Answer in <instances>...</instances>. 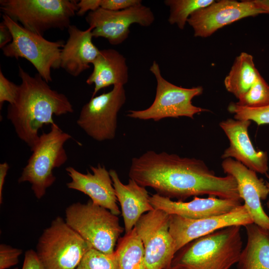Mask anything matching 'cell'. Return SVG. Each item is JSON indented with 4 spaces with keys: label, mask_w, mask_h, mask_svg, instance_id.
<instances>
[{
    "label": "cell",
    "mask_w": 269,
    "mask_h": 269,
    "mask_svg": "<svg viewBox=\"0 0 269 269\" xmlns=\"http://www.w3.org/2000/svg\"><path fill=\"white\" fill-rule=\"evenodd\" d=\"M129 176L140 186L179 201L204 195L242 201L233 176H217L203 160L195 158L148 150L133 158Z\"/></svg>",
    "instance_id": "cell-1"
},
{
    "label": "cell",
    "mask_w": 269,
    "mask_h": 269,
    "mask_svg": "<svg viewBox=\"0 0 269 269\" xmlns=\"http://www.w3.org/2000/svg\"><path fill=\"white\" fill-rule=\"evenodd\" d=\"M18 76V96L14 104L8 105L6 117L19 138L31 149L39 139V130L55 123L54 115L72 113L74 109L67 97L52 89L39 74L32 76L19 66Z\"/></svg>",
    "instance_id": "cell-2"
},
{
    "label": "cell",
    "mask_w": 269,
    "mask_h": 269,
    "mask_svg": "<svg viewBox=\"0 0 269 269\" xmlns=\"http://www.w3.org/2000/svg\"><path fill=\"white\" fill-rule=\"evenodd\" d=\"M241 227H228L194 240L178 251L172 264L186 269H230L243 249Z\"/></svg>",
    "instance_id": "cell-3"
},
{
    "label": "cell",
    "mask_w": 269,
    "mask_h": 269,
    "mask_svg": "<svg viewBox=\"0 0 269 269\" xmlns=\"http://www.w3.org/2000/svg\"><path fill=\"white\" fill-rule=\"evenodd\" d=\"M49 132L43 133L35 146L27 163L18 179L19 183L28 182L35 197L39 199L55 181L53 170L64 164L68 157L64 147L72 136L55 123Z\"/></svg>",
    "instance_id": "cell-4"
},
{
    "label": "cell",
    "mask_w": 269,
    "mask_h": 269,
    "mask_svg": "<svg viewBox=\"0 0 269 269\" xmlns=\"http://www.w3.org/2000/svg\"><path fill=\"white\" fill-rule=\"evenodd\" d=\"M75 0H0V9L26 29L43 36L51 29L64 30L78 10Z\"/></svg>",
    "instance_id": "cell-5"
},
{
    "label": "cell",
    "mask_w": 269,
    "mask_h": 269,
    "mask_svg": "<svg viewBox=\"0 0 269 269\" xmlns=\"http://www.w3.org/2000/svg\"><path fill=\"white\" fill-rule=\"evenodd\" d=\"M65 220L92 248L106 254L114 253L124 231L117 215L91 200L85 204L74 203L67 207Z\"/></svg>",
    "instance_id": "cell-6"
},
{
    "label": "cell",
    "mask_w": 269,
    "mask_h": 269,
    "mask_svg": "<svg viewBox=\"0 0 269 269\" xmlns=\"http://www.w3.org/2000/svg\"><path fill=\"white\" fill-rule=\"evenodd\" d=\"M92 247L60 217L40 236L36 253L43 269H76Z\"/></svg>",
    "instance_id": "cell-7"
},
{
    "label": "cell",
    "mask_w": 269,
    "mask_h": 269,
    "mask_svg": "<svg viewBox=\"0 0 269 269\" xmlns=\"http://www.w3.org/2000/svg\"><path fill=\"white\" fill-rule=\"evenodd\" d=\"M2 16L12 35L11 42L1 49L3 54L7 57L26 59L45 81L52 82L51 69L60 68V53L64 42L48 40L7 15L2 14Z\"/></svg>",
    "instance_id": "cell-8"
},
{
    "label": "cell",
    "mask_w": 269,
    "mask_h": 269,
    "mask_svg": "<svg viewBox=\"0 0 269 269\" xmlns=\"http://www.w3.org/2000/svg\"><path fill=\"white\" fill-rule=\"evenodd\" d=\"M150 71L156 80V95L152 104L142 110H129L127 116L131 118L158 121L164 118L186 117L193 119L198 113L207 109L193 105L192 100L201 95V86L186 88L174 85L161 75L158 64L154 61Z\"/></svg>",
    "instance_id": "cell-9"
},
{
    "label": "cell",
    "mask_w": 269,
    "mask_h": 269,
    "mask_svg": "<svg viewBox=\"0 0 269 269\" xmlns=\"http://www.w3.org/2000/svg\"><path fill=\"white\" fill-rule=\"evenodd\" d=\"M170 215L154 209L144 214L134 226L144 249L147 269H166L177 253L169 231Z\"/></svg>",
    "instance_id": "cell-10"
},
{
    "label": "cell",
    "mask_w": 269,
    "mask_h": 269,
    "mask_svg": "<svg viewBox=\"0 0 269 269\" xmlns=\"http://www.w3.org/2000/svg\"><path fill=\"white\" fill-rule=\"evenodd\" d=\"M126 100L124 86L91 98L82 108L77 124L93 139L102 141L114 139L119 112Z\"/></svg>",
    "instance_id": "cell-11"
},
{
    "label": "cell",
    "mask_w": 269,
    "mask_h": 269,
    "mask_svg": "<svg viewBox=\"0 0 269 269\" xmlns=\"http://www.w3.org/2000/svg\"><path fill=\"white\" fill-rule=\"evenodd\" d=\"M155 19L151 9L142 3L119 10L112 11L100 7L89 12L86 22L93 28V37H103L112 45H118L125 41L134 23L141 26L151 25Z\"/></svg>",
    "instance_id": "cell-12"
},
{
    "label": "cell",
    "mask_w": 269,
    "mask_h": 269,
    "mask_svg": "<svg viewBox=\"0 0 269 269\" xmlns=\"http://www.w3.org/2000/svg\"><path fill=\"white\" fill-rule=\"evenodd\" d=\"M268 13L254 0L214 1L193 13L187 20L195 37L205 38L218 29L241 19Z\"/></svg>",
    "instance_id": "cell-13"
},
{
    "label": "cell",
    "mask_w": 269,
    "mask_h": 269,
    "mask_svg": "<svg viewBox=\"0 0 269 269\" xmlns=\"http://www.w3.org/2000/svg\"><path fill=\"white\" fill-rule=\"evenodd\" d=\"M254 223L245 206L241 205L221 215L191 219L170 215L169 231L177 252L190 242L218 230L232 226Z\"/></svg>",
    "instance_id": "cell-14"
},
{
    "label": "cell",
    "mask_w": 269,
    "mask_h": 269,
    "mask_svg": "<svg viewBox=\"0 0 269 269\" xmlns=\"http://www.w3.org/2000/svg\"><path fill=\"white\" fill-rule=\"evenodd\" d=\"M223 171L235 179L240 198L254 224L269 230V216L265 212L261 200H265L269 190L262 179L256 172L240 162L232 158L224 159L222 162Z\"/></svg>",
    "instance_id": "cell-15"
},
{
    "label": "cell",
    "mask_w": 269,
    "mask_h": 269,
    "mask_svg": "<svg viewBox=\"0 0 269 269\" xmlns=\"http://www.w3.org/2000/svg\"><path fill=\"white\" fill-rule=\"evenodd\" d=\"M90 167L92 173L87 171V173H83L72 166L66 168L71 178V181L66 184L67 187L88 195L93 203L118 216L121 211L109 171L100 164Z\"/></svg>",
    "instance_id": "cell-16"
},
{
    "label": "cell",
    "mask_w": 269,
    "mask_h": 269,
    "mask_svg": "<svg viewBox=\"0 0 269 269\" xmlns=\"http://www.w3.org/2000/svg\"><path fill=\"white\" fill-rule=\"evenodd\" d=\"M251 124L249 120L228 119L220 123L219 125L228 137L229 146L224 151L221 157L235 158L247 167L256 172L266 174L268 170L267 152L257 151L248 134V128Z\"/></svg>",
    "instance_id": "cell-17"
},
{
    "label": "cell",
    "mask_w": 269,
    "mask_h": 269,
    "mask_svg": "<svg viewBox=\"0 0 269 269\" xmlns=\"http://www.w3.org/2000/svg\"><path fill=\"white\" fill-rule=\"evenodd\" d=\"M154 209L169 215H176L191 219H199L227 213L242 205V200L222 199L214 196L207 198L194 197L191 201H173L157 193L149 197Z\"/></svg>",
    "instance_id": "cell-18"
},
{
    "label": "cell",
    "mask_w": 269,
    "mask_h": 269,
    "mask_svg": "<svg viewBox=\"0 0 269 269\" xmlns=\"http://www.w3.org/2000/svg\"><path fill=\"white\" fill-rule=\"evenodd\" d=\"M93 29L89 26L81 30L75 25L67 29L68 38L61 49L60 67L72 76L88 69L100 52L92 41Z\"/></svg>",
    "instance_id": "cell-19"
},
{
    "label": "cell",
    "mask_w": 269,
    "mask_h": 269,
    "mask_svg": "<svg viewBox=\"0 0 269 269\" xmlns=\"http://www.w3.org/2000/svg\"><path fill=\"white\" fill-rule=\"evenodd\" d=\"M109 173L121 206L127 234L133 229L142 215L154 208L150 202V196L145 187L131 178L127 184L123 183L114 169H110Z\"/></svg>",
    "instance_id": "cell-20"
},
{
    "label": "cell",
    "mask_w": 269,
    "mask_h": 269,
    "mask_svg": "<svg viewBox=\"0 0 269 269\" xmlns=\"http://www.w3.org/2000/svg\"><path fill=\"white\" fill-rule=\"evenodd\" d=\"M93 69L86 81L94 85L92 97L101 89L111 85L126 84L129 79L126 58L114 49L100 50L99 55L92 62Z\"/></svg>",
    "instance_id": "cell-21"
},
{
    "label": "cell",
    "mask_w": 269,
    "mask_h": 269,
    "mask_svg": "<svg viewBox=\"0 0 269 269\" xmlns=\"http://www.w3.org/2000/svg\"><path fill=\"white\" fill-rule=\"evenodd\" d=\"M245 227L247 241L237 263V269H269V230L254 223Z\"/></svg>",
    "instance_id": "cell-22"
},
{
    "label": "cell",
    "mask_w": 269,
    "mask_h": 269,
    "mask_svg": "<svg viewBox=\"0 0 269 269\" xmlns=\"http://www.w3.org/2000/svg\"><path fill=\"white\" fill-rule=\"evenodd\" d=\"M260 75L253 56L242 52L236 58L225 78L224 85L227 90L239 99L249 90Z\"/></svg>",
    "instance_id": "cell-23"
},
{
    "label": "cell",
    "mask_w": 269,
    "mask_h": 269,
    "mask_svg": "<svg viewBox=\"0 0 269 269\" xmlns=\"http://www.w3.org/2000/svg\"><path fill=\"white\" fill-rule=\"evenodd\" d=\"M118 243L115 252L121 269H147L143 245L134 227Z\"/></svg>",
    "instance_id": "cell-24"
},
{
    "label": "cell",
    "mask_w": 269,
    "mask_h": 269,
    "mask_svg": "<svg viewBox=\"0 0 269 269\" xmlns=\"http://www.w3.org/2000/svg\"><path fill=\"white\" fill-rule=\"evenodd\" d=\"M215 0H166L165 4L170 10L168 18L171 24H176L178 28L183 30L189 16L196 11L205 7Z\"/></svg>",
    "instance_id": "cell-25"
},
{
    "label": "cell",
    "mask_w": 269,
    "mask_h": 269,
    "mask_svg": "<svg viewBox=\"0 0 269 269\" xmlns=\"http://www.w3.org/2000/svg\"><path fill=\"white\" fill-rule=\"evenodd\" d=\"M235 104L239 106L259 108L269 105V85L261 75L249 90Z\"/></svg>",
    "instance_id": "cell-26"
},
{
    "label": "cell",
    "mask_w": 269,
    "mask_h": 269,
    "mask_svg": "<svg viewBox=\"0 0 269 269\" xmlns=\"http://www.w3.org/2000/svg\"><path fill=\"white\" fill-rule=\"evenodd\" d=\"M76 269H121L117 255L106 254L91 247Z\"/></svg>",
    "instance_id": "cell-27"
},
{
    "label": "cell",
    "mask_w": 269,
    "mask_h": 269,
    "mask_svg": "<svg viewBox=\"0 0 269 269\" xmlns=\"http://www.w3.org/2000/svg\"><path fill=\"white\" fill-rule=\"evenodd\" d=\"M228 110L234 114L236 120L254 121L258 125L269 124V105L259 108H251L231 103Z\"/></svg>",
    "instance_id": "cell-28"
},
{
    "label": "cell",
    "mask_w": 269,
    "mask_h": 269,
    "mask_svg": "<svg viewBox=\"0 0 269 269\" xmlns=\"http://www.w3.org/2000/svg\"><path fill=\"white\" fill-rule=\"evenodd\" d=\"M19 85H16L9 80L0 70V109L7 102L13 105L16 102L19 92Z\"/></svg>",
    "instance_id": "cell-29"
},
{
    "label": "cell",
    "mask_w": 269,
    "mask_h": 269,
    "mask_svg": "<svg viewBox=\"0 0 269 269\" xmlns=\"http://www.w3.org/2000/svg\"><path fill=\"white\" fill-rule=\"evenodd\" d=\"M22 253L21 249L9 245H0V269H6L18 263L19 257Z\"/></svg>",
    "instance_id": "cell-30"
},
{
    "label": "cell",
    "mask_w": 269,
    "mask_h": 269,
    "mask_svg": "<svg viewBox=\"0 0 269 269\" xmlns=\"http://www.w3.org/2000/svg\"><path fill=\"white\" fill-rule=\"evenodd\" d=\"M140 0H102L101 7L104 9L119 11L141 4Z\"/></svg>",
    "instance_id": "cell-31"
},
{
    "label": "cell",
    "mask_w": 269,
    "mask_h": 269,
    "mask_svg": "<svg viewBox=\"0 0 269 269\" xmlns=\"http://www.w3.org/2000/svg\"><path fill=\"white\" fill-rule=\"evenodd\" d=\"M21 269H43L35 251L29 250L25 252Z\"/></svg>",
    "instance_id": "cell-32"
},
{
    "label": "cell",
    "mask_w": 269,
    "mask_h": 269,
    "mask_svg": "<svg viewBox=\"0 0 269 269\" xmlns=\"http://www.w3.org/2000/svg\"><path fill=\"white\" fill-rule=\"evenodd\" d=\"M102 0H81L77 3L78 10L76 14L84 15L86 12L94 11L101 7Z\"/></svg>",
    "instance_id": "cell-33"
},
{
    "label": "cell",
    "mask_w": 269,
    "mask_h": 269,
    "mask_svg": "<svg viewBox=\"0 0 269 269\" xmlns=\"http://www.w3.org/2000/svg\"><path fill=\"white\" fill-rule=\"evenodd\" d=\"M12 40V34L3 21L0 23V48H3Z\"/></svg>",
    "instance_id": "cell-34"
},
{
    "label": "cell",
    "mask_w": 269,
    "mask_h": 269,
    "mask_svg": "<svg viewBox=\"0 0 269 269\" xmlns=\"http://www.w3.org/2000/svg\"><path fill=\"white\" fill-rule=\"evenodd\" d=\"M9 168L8 164L4 162L0 164V203L2 202V190L5 177Z\"/></svg>",
    "instance_id": "cell-35"
},
{
    "label": "cell",
    "mask_w": 269,
    "mask_h": 269,
    "mask_svg": "<svg viewBox=\"0 0 269 269\" xmlns=\"http://www.w3.org/2000/svg\"><path fill=\"white\" fill-rule=\"evenodd\" d=\"M254 1L258 6L269 14V0H254Z\"/></svg>",
    "instance_id": "cell-36"
},
{
    "label": "cell",
    "mask_w": 269,
    "mask_h": 269,
    "mask_svg": "<svg viewBox=\"0 0 269 269\" xmlns=\"http://www.w3.org/2000/svg\"><path fill=\"white\" fill-rule=\"evenodd\" d=\"M166 269H186L178 265L171 264V265L169 267H168V268Z\"/></svg>",
    "instance_id": "cell-37"
},
{
    "label": "cell",
    "mask_w": 269,
    "mask_h": 269,
    "mask_svg": "<svg viewBox=\"0 0 269 269\" xmlns=\"http://www.w3.org/2000/svg\"><path fill=\"white\" fill-rule=\"evenodd\" d=\"M268 179H269V181H267L266 183V186L269 190V175H268ZM267 206L268 208V209H269V200H268V201L267 202Z\"/></svg>",
    "instance_id": "cell-38"
}]
</instances>
